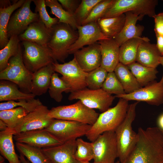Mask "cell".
<instances>
[{"label":"cell","mask_w":163,"mask_h":163,"mask_svg":"<svg viewBox=\"0 0 163 163\" xmlns=\"http://www.w3.org/2000/svg\"><path fill=\"white\" fill-rule=\"evenodd\" d=\"M136 146L123 161L114 163H163V131L158 127H139Z\"/></svg>","instance_id":"6da1fadb"},{"label":"cell","mask_w":163,"mask_h":163,"mask_svg":"<svg viewBox=\"0 0 163 163\" xmlns=\"http://www.w3.org/2000/svg\"><path fill=\"white\" fill-rule=\"evenodd\" d=\"M129 106L128 101L120 98L116 106L99 114L85 135L87 139L93 142L103 133L115 131L125 119Z\"/></svg>","instance_id":"7a4b0ae2"},{"label":"cell","mask_w":163,"mask_h":163,"mask_svg":"<svg viewBox=\"0 0 163 163\" xmlns=\"http://www.w3.org/2000/svg\"><path fill=\"white\" fill-rule=\"evenodd\" d=\"M137 101L129 105L126 117L115 130L117 149V158L120 162L124 161L133 150L138 140L137 133L132 127L136 116Z\"/></svg>","instance_id":"3957f363"},{"label":"cell","mask_w":163,"mask_h":163,"mask_svg":"<svg viewBox=\"0 0 163 163\" xmlns=\"http://www.w3.org/2000/svg\"><path fill=\"white\" fill-rule=\"evenodd\" d=\"M78 37V31L67 24L58 23L52 27L51 37L47 46L56 62L58 61L65 62L69 54V48Z\"/></svg>","instance_id":"277c9868"},{"label":"cell","mask_w":163,"mask_h":163,"mask_svg":"<svg viewBox=\"0 0 163 163\" xmlns=\"http://www.w3.org/2000/svg\"><path fill=\"white\" fill-rule=\"evenodd\" d=\"M22 53L21 47L18 53L10 59L8 66L0 72V79L11 82L16 84L22 92L30 93L33 73L25 67Z\"/></svg>","instance_id":"5b68a950"},{"label":"cell","mask_w":163,"mask_h":163,"mask_svg":"<svg viewBox=\"0 0 163 163\" xmlns=\"http://www.w3.org/2000/svg\"><path fill=\"white\" fill-rule=\"evenodd\" d=\"M99 114L79 100L72 104L52 107L48 113L52 119L76 121L91 126L95 123Z\"/></svg>","instance_id":"8992f818"},{"label":"cell","mask_w":163,"mask_h":163,"mask_svg":"<svg viewBox=\"0 0 163 163\" xmlns=\"http://www.w3.org/2000/svg\"><path fill=\"white\" fill-rule=\"evenodd\" d=\"M158 3L157 0H113L102 18L114 17L128 11L142 18L145 15L153 18Z\"/></svg>","instance_id":"52a82bcc"},{"label":"cell","mask_w":163,"mask_h":163,"mask_svg":"<svg viewBox=\"0 0 163 163\" xmlns=\"http://www.w3.org/2000/svg\"><path fill=\"white\" fill-rule=\"evenodd\" d=\"M24 48L22 53L23 62L26 68L33 73L42 68L56 62L50 49L34 43L21 41Z\"/></svg>","instance_id":"ba28073f"},{"label":"cell","mask_w":163,"mask_h":163,"mask_svg":"<svg viewBox=\"0 0 163 163\" xmlns=\"http://www.w3.org/2000/svg\"><path fill=\"white\" fill-rule=\"evenodd\" d=\"M91 125L72 121L53 119L44 129L62 143L85 136Z\"/></svg>","instance_id":"9c48e42d"},{"label":"cell","mask_w":163,"mask_h":163,"mask_svg":"<svg viewBox=\"0 0 163 163\" xmlns=\"http://www.w3.org/2000/svg\"><path fill=\"white\" fill-rule=\"evenodd\" d=\"M115 97L102 88L92 90L86 88L71 92L68 99L79 100L87 107L102 113L110 108Z\"/></svg>","instance_id":"30bf717a"},{"label":"cell","mask_w":163,"mask_h":163,"mask_svg":"<svg viewBox=\"0 0 163 163\" xmlns=\"http://www.w3.org/2000/svg\"><path fill=\"white\" fill-rule=\"evenodd\" d=\"M52 65L54 71L62 75L60 78L69 85V92L87 87L85 80L88 72L81 68L75 58L63 64L56 62H53Z\"/></svg>","instance_id":"8fae6325"},{"label":"cell","mask_w":163,"mask_h":163,"mask_svg":"<svg viewBox=\"0 0 163 163\" xmlns=\"http://www.w3.org/2000/svg\"><path fill=\"white\" fill-rule=\"evenodd\" d=\"M93 143L94 163H114L117 158L115 131L105 132Z\"/></svg>","instance_id":"7c38bea8"},{"label":"cell","mask_w":163,"mask_h":163,"mask_svg":"<svg viewBox=\"0 0 163 163\" xmlns=\"http://www.w3.org/2000/svg\"><path fill=\"white\" fill-rule=\"evenodd\" d=\"M32 0H25L22 5L11 17L7 26L8 38L13 35L19 36L32 23L38 21V14L33 12L30 6Z\"/></svg>","instance_id":"4fadbf2b"},{"label":"cell","mask_w":163,"mask_h":163,"mask_svg":"<svg viewBox=\"0 0 163 163\" xmlns=\"http://www.w3.org/2000/svg\"><path fill=\"white\" fill-rule=\"evenodd\" d=\"M49 110L43 104L29 113L21 123L11 130L14 135L22 132L45 129L50 124L53 119L48 115Z\"/></svg>","instance_id":"5bb4252c"},{"label":"cell","mask_w":163,"mask_h":163,"mask_svg":"<svg viewBox=\"0 0 163 163\" xmlns=\"http://www.w3.org/2000/svg\"><path fill=\"white\" fill-rule=\"evenodd\" d=\"M115 97L128 101H143L151 105L158 106L163 104V85L155 81L131 93Z\"/></svg>","instance_id":"9a60e30c"},{"label":"cell","mask_w":163,"mask_h":163,"mask_svg":"<svg viewBox=\"0 0 163 163\" xmlns=\"http://www.w3.org/2000/svg\"><path fill=\"white\" fill-rule=\"evenodd\" d=\"M78 37L69 48V54H74L86 45L94 44L101 40L109 39L102 32L97 22L83 25H77Z\"/></svg>","instance_id":"2e32d148"},{"label":"cell","mask_w":163,"mask_h":163,"mask_svg":"<svg viewBox=\"0 0 163 163\" xmlns=\"http://www.w3.org/2000/svg\"><path fill=\"white\" fill-rule=\"evenodd\" d=\"M13 139L16 142L25 143L41 149L62 144L44 129L18 133L14 135Z\"/></svg>","instance_id":"e0dca14e"},{"label":"cell","mask_w":163,"mask_h":163,"mask_svg":"<svg viewBox=\"0 0 163 163\" xmlns=\"http://www.w3.org/2000/svg\"><path fill=\"white\" fill-rule=\"evenodd\" d=\"M76 140L61 144L42 149L50 163H77L75 157Z\"/></svg>","instance_id":"ac0fdd59"},{"label":"cell","mask_w":163,"mask_h":163,"mask_svg":"<svg viewBox=\"0 0 163 163\" xmlns=\"http://www.w3.org/2000/svg\"><path fill=\"white\" fill-rule=\"evenodd\" d=\"M74 55L80 67L86 72H89L101 66V47L98 42L83 47L76 51Z\"/></svg>","instance_id":"d6986e66"},{"label":"cell","mask_w":163,"mask_h":163,"mask_svg":"<svg viewBox=\"0 0 163 163\" xmlns=\"http://www.w3.org/2000/svg\"><path fill=\"white\" fill-rule=\"evenodd\" d=\"M97 42L101 47V61L100 66L108 72H114L120 62V46L112 38L101 40Z\"/></svg>","instance_id":"ffe728a7"},{"label":"cell","mask_w":163,"mask_h":163,"mask_svg":"<svg viewBox=\"0 0 163 163\" xmlns=\"http://www.w3.org/2000/svg\"><path fill=\"white\" fill-rule=\"evenodd\" d=\"M51 28L47 27L39 19L31 23L18 37L20 41H30L43 46L47 47L51 37Z\"/></svg>","instance_id":"44dd1931"},{"label":"cell","mask_w":163,"mask_h":163,"mask_svg":"<svg viewBox=\"0 0 163 163\" xmlns=\"http://www.w3.org/2000/svg\"><path fill=\"white\" fill-rule=\"evenodd\" d=\"M125 14L126 21L124 26L120 33L114 39L120 46L129 39L141 37L144 29L142 25H136L137 20H142V17L131 11L127 12Z\"/></svg>","instance_id":"7402d4cb"},{"label":"cell","mask_w":163,"mask_h":163,"mask_svg":"<svg viewBox=\"0 0 163 163\" xmlns=\"http://www.w3.org/2000/svg\"><path fill=\"white\" fill-rule=\"evenodd\" d=\"M161 56L156 44L144 41L138 47L136 61L145 66L156 68Z\"/></svg>","instance_id":"603a6c76"},{"label":"cell","mask_w":163,"mask_h":163,"mask_svg":"<svg viewBox=\"0 0 163 163\" xmlns=\"http://www.w3.org/2000/svg\"><path fill=\"white\" fill-rule=\"evenodd\" d=\"M54 72L52 64L33 73L31 93L35 96L45 93L49 89L52 75Z\"/></svg>","instance_id":"cb8c5ba5"},{"label":"cell","mask_w":163,"mask_h":163,"mask_svg":"<svg viewBox=\"0 0 163 163\" xmlns=\"http://www.w3.org/2000/svg\"><path fill=\"white\" fill-rule=\"evenodd\" d=\"M150 41L145 37L133 38L124 42L120 46L119 61L127 66L136 62L137 53L140 44L144 41Z\"/></svg>","instance_id":"d4e9b609"},{"label":"cell","mask_w":163,"mask_h":163,"mask_svg":"<svg viewBox=\"0 0 163 163\" xmlns=\"http://www.w3.org/2000/svg\"><path fill=\"white\" fill-rule=\"evenodd\" d=\"M126 21L125 13L111 18H101L97 21L104 36L114 39L121 32Z\"/></svg>","instance_id":"484cf974"},{"label":"cell","mask_w":163,"mask_h":163,"mask_svg":"<svg viewBox=\"0 0 163 163\" xmlns=\"http://www.w3.org/2000/svg\"><path fill=\"white\" fill-rule=\"evenodd\" d=\"M114 72L126 94L132 93L142 88L127 66L120 62Z\"/></svg>","instance_id":"4316f807"},{"label":"cell","mask_w":163,"mask_h":163,"mask_svg":"<svg viewBox=\"0 0 163 163\" xmlns=\"http://www.w3.org/2000/svg\"><path fill=\"white\" fill-rule=\"evenodd\" d=\"M25 0H15L10 6L0 8V48H3L8 43L9 39L7 34V26L12 13L21 7Z\"/></svg>","instance_id":"83f0119b"},{"label":"cell","mask_w":163,"mask_h":163,"mask_svg":"<svg viewBox=\"0 0 163 163\" xmlns=\"http://www.w3.org/2000/svg\"><path fill=\"white\" fill-rule=\"evenodd\" d=\"M33 94L24 93L20 91L18 86L14 83L6 80L0 82V101H9L34 98Z\"/></svg>","instance_id":"f1b7e54d"},{"label":"cell","mask_w":163,"mask_h":163,"mask_svg":"<svg viewBox=\"0 0 163 163\" xmlns=\"http://www.w3.org/2000/svg\"><path fill=\"white\" fill-rule=\"evenodd\" d=\"M14 135L9 129L0 132V152L9 163H21L16 153L13 142Z\"/></svg>","instance_id":"f546056e"},{"label":"cell","mask_w":163,"mask_h":163,"mask_svg":"<svg viewBox=\"0 0 163 163\" xmlns=\"http://www.w3.org/2000/svg\"><path fill=\"white\" fill-rule=\"evenodd\" d=\"M142 87L155 81L158 71L156 68L146 67L134 62L127 66Z\"/></svg>","instance_id":"4dcf8cb0"},{"label":"cell","mask_w":163,"mask_h":163,"mask_svg":"<svg viewBox=\"0 0 163 163\" xmlns=\"http://www.w3.org/2000/svg\"><path fill=\"white\" fill-rule=\"evenodd\" d=\"M46 6L51 9L50 14L59 19L58 23H63L70 25L74 29H77L78 24L74 14L65 10L56 0H45Z\"/></svg>","instance_id":"1f68e13d"},{"label":"cell","mask_w":163,"mask_h":163,"mask_svg":"<svg viewBox=\"0 0 163 163\" xmlns=\"http://www.w3.org/2000/svg\"><path fill=\"white\" fill-rule=\"evenodd\" d=\"M16 146L20 153L31 163H50L42 149L18 142Z\"/></svg>","instance_id":"d6a6232c"},{"label":"cell","mask_w":163,"mask_h":163,"mask_svg":"<svg viewBox=\"0 0 163 163\" xmlns=\"http://www.w3.org/2000/svg\"><path fill=\"white\" fill-rule=\"evenodd\" d=\"M18 36H11L8 43L0 50V71L5 69L8 65L9 61L16 55L21 47Z\"/></svg>","instance_id":"836d02e7"},{"label":"cell","mask_w":163,"mask_h":163,"mask_svg":"<svg viewBox=\"0 0 163 163\" xmlns=\"http://www.w3.org/2000/svg\"><path fill=\"white\" fill-rule=\"evenodd\" d=\"M28 113L22 107L0 111V120L6 124L7 129H12L16 127Z\"/></svg>","instance_id":"e575fe53"},{"label":"cell","mask_w":163,"mask_h":163,"mask_svg":"<svg viewBox=\"0 0 163 163\" xmlns=\"http://www.w3.org/2000/svg\"><path fill=\"white\" fill-rule=\"evenodd\" d=\"M69 85L54 72L53 74L49 87V93L50 97L57 102H61L63 98L62 93L69 92Z\"/></svg>","instance_id":"d590c367"},{"label":"cell","mask_w":163,"mask_h":163,"mask_svg":"<svg viewBox=\"0 0 163 163\" xmlns=\"http://www.w3.org/2000/svg\"><path fill=\"white\" fill-rule=\"evenodd\" d=\"M76 150L75 157L78 161L89 162L94 158L93 142H88L81 138L76 139Z\"/></svg>","instance_id":"8d00e7d4"},{"label":"cell","mask_w":163,"mask_h":163,"mask_svg":"<svg viewBox=\"0 0 163 163\" xmlns=\"http://www.w3.org/2000/svg\"><path fill=\"white\" fill-rule=\"evenodd\" d=\"M108 73L101 66L88 72L85 80L87 87L92 90L101 88Z\"/></svg>","instance_id":"74e56055"},{"label":"cell","mask_w":163,"mask_h":163,"mask_svg":"<svg viewBox=\"0 0 163 163\" xmlns=\"http://www.w3.org/2000/svg\"><path fill=\"white\" fill-rule=\"evenodd\" d=\"M42 104V103L39 99L34 98L28 100L20 99L18 100V102L10 100L0 103V111L10 109L19 106L24 108L29 113Z\"/></svg>","instance_id":"f35d334b"},{"label":"cell","mask_w":163,"mask_h":163,"mask_svg":"<svg viewBox=\"0 0 163 163\" xmlns=\"http://www.w3.org/2000/svg\"><path fill=\"white\" fill-rule=\"evenodd\" d=\"M108 93L118 96L125 94L124 88L114 72H108L101 88Z\"/></svg>","instance_id":"ab89813d"},{"label":"cell","mask_w":163,"mask_h":163,"mask_svg":"<svg viewBox=\"0 0 163 163\" xmlns=\"http://www.w3.org/2000/svg\"><path fill=\"white\" fill-rule=\"evenodd\" d=\"M113 0H101L93 8L87 18L82 23L81 25L96 22L102 18L111 6Z\"/></svg>","instance_id":"60d3db41"},{"label":"cell","mask_w":163,"mask_h":163,"mask_svg":"<svg viewBox=\"0 0 163 163\" xmlns=\"http://www.w3.org/2000/svg\"><path fill=\"white\" fill-rule=\"evenodd\" d=\"M35 5V12L37 13L39 19L47 27L51 28L58 23L59 19L57 18H52L49 14L46 9L45 0H32Z\"/></svg>","instance_id":"b9f144b4"},{"label":"cell","mask_w":163,"mask_h":163,"mask_svg":"<svg viewBox=\"0 0 163 163\" xmlns=\"http://www.w3.org/2000/svg\"><path fill=\"white\" fill-rule=\"evenodd\" d=\"M101 0H82L74 14L78 25L82 23L89 15L94 7Z\"/></svg>","instance_id":"7bdbcfd3"},{"label":"cell","mask_w":163,"mask_h":163,"mask_svg":"<svg viewBox=\"0 0 163 163\" xmlns=\"http://www.w3.org/2000/svg\"><path fill=\"white\" fill-rule=\"evenodd\" d=\"M58 1L65 10L74 15L81 2V0H58Z\"/></svg>","instance_id":"ee69618b"},{"label":"cell","mask_w":163,"mask_h":163,"mask_svg":"<svg viewBox=\"0 0 163 163\" xmlns=\"http://www.w3.org/2000/svg\"><path fill=\"white\" fill-rule=\"evenodd\" d=\"M153 18L154 19L155 32L163 36V13L156 14Z\"/></svg>","instance_id":"f6af8a7d"},{"label":"cell","mask_w":163,"mask_h":163,"mask_svg":"<svg viewBox=\"0 0 163 163\" xmlns=\"http://www.w3.org/2000/svg\"><path fill=\"white\" fill-rule=\"evenodd\" d=\"M157 40V48L161 55L163 56V36L155 32Z\"/></svg>","instance_id":"bcb514c9"},{"label":"cell","mask_w":163,"mask_h":163,"mask_svg":"<svg viewBox=\"0 0 163 163\" xmlns=\"http://www.w3.org/2000/svg\"><path fill=\"white\" fill-rule=\"evenodd\" d=\"M12 4L11 2L8 0H0V8H6L11 5Z\"/></svg>","instance_id":"7dc6e473"},{"label":"cell","mask_w":163,"mask_h":163,"mask_svg":"<svg viewBox=\"0 0 163 163\" xmlns=\"http://www.w3.org/2000/svg\"><path fill=\"white\" fill-rule=\"evenodd\" d=\"M157 123L158 127L163 131V113L158 117L157 120Z\"/></svg>","instance_id":"c3c4849f"},{"label":"cell","mask_w":163,"mask_h":163,"mask_svg":"<svg viewBox=\"0 0 163 163\" xmlns=\"http://www.w3.org/2000/svg\"><path fill=\"white\" fill-rule=\"evenodd\" d=\"M8 126L2 120H0V130L2 131L7 130Z\"/></svg>","instance_id":"681fc988"},{"label":"cell","mask_w":163,"mask_h":163,"mask_svg":"<svg viewBox=\"0 0 163 163\" xmlns=\"http://www.w3.org/2000/svg\"><path fill=\"white\" fill-rule=\"evenodd\" d=\"M19 158L21 163H31L28 160H26L25 157L21 154L20 153Z\"/></svg>","instance_id":"f907efd6"},{"label":"cell","mask_w":163,"mask_h":163,"mask_svg":"<svg viewBox=\"0 0 163 163\" xmlns=\"http://www.w3.org/2000/svg\"><path fill=\"white\" fill-rule=\"evenodd\" d=\"M159 63L160 64H161L163 67V56H161L159 59ZM161 84L163 85V74L162 77L159 82Z\"/></svg>","instance_id":"816d5d0a"},{"label":"cell","mask_w":163,"mask_h":163,"mask_svg":"<svg viewBox=\"0 0 163 163\" xmlns=\"http://www.w3.org/2000/svg\"><path fill=\"white\" fill-rule=\"evenodd\" d=\"M5 162V159L2 156H0V163H2Z\"/></svg>","instance_id":"f5cc1de1"},{"label":"cell","mask_w":163,"mask_h":163,"mask_svg":"<svg viewBox=\"0 0 163 163\" xmlns=\"http://www.w3.org/2000/svg\"><path fill=\"white\" fill-rule=\"evenodd\" d=\"M77 163H90L89 162H81V161H77Z\"/></svg>","instance_id":"db71d44e"},{"label":"cell","mask_w":163,"mask_h":163,"mask_svg":"<svg viewBox=\"0 0 163 163\" xmlns=\"http://www.w3.org/2000/svg\"><path fill=\"white\" fill-rule=\"evenodd\" d=\"M5 163V162H3V163Z\"/></svg>","instance_id":"11a10c76"}]
</instances>
